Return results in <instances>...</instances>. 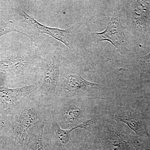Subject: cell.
Segmentation results:
<instances>
[{
  "label": "cell",
  "instance_id": "obj_1",
  "mask_svg": "<svg viewBox=\"0 0 150 150\" xmlns=\"http://www.w3.org/2000/svg\"><path fill=\"white\" fill-rule=\"evenodd\" d=\"M47 116L46 106L34 96L25 100L10 115L0 147L4 150H24L30 129L38 121H46Z\"/></svg>",
  "mask_w": 150,
  "mask_h": 150
},
{
  "label": "cell",
  "instance_id": "obj_2",
  "mask_svg": "<svg viewBox=\"0 0 150 150\" xmlns=\"http://www.w3.org/2000/svg\"><path fill=\"white\" fill-rule=\"evenodd\" d=\"M58 52L51 54L44 61L43 80L34 96L46 107L55 100L59 86L61 66Z\"/></svg>",
  "mask_w": 150,
  "mask_h": 150
},
{
  "label": "cell",
  "instance_id": "obj_3",
  "mask_svg": "<svg viewBox=\"0 0 150 150\" xmlns=\"http://www.w3.org/2000/svg\"><path fill=\"white\" fill-rule=\"evenodd\" d=\"M94 122L93 119H89L71 129H64L56 121L47 117L43 132L44 150H67L66 146L71 141V132L79 128H86Z\"/></svg>",
  "mask_w": 150,
  "mask_h": 150
},
{
  "label": "cell",
  "instance_id": "obj_4",
  "mask_svg": "<svg viewBox=\"0 0 150 150\" xmlns=\"http://www.w3.org/2000/svg\"><path fill=\"white\" fill-rule=\"evenodd\" d=\"M101 85L86 80L75 69L68 68L62 72L60 71V80L55 99L65 98L67 96L89 92L98 88Z\"/></svg>",
  "mask_w": 150,
  "mask_h": 150
},
{
  "label": "cell",
  "instance_id": "obj_5",
  "mask_svg": "<svg viewBox=\"0 0 150 150\" xmlns=\"http://www.w3.org/2000/svg\"><path fill=\"white\" fill-rule=\"evenodd\" d=\"M39 86L38 83L13 88L0 86V115L9 116L19 104L34 95Z\"/></svg>",
  "mask_w": 150,
  "mask_h": 150
},
{
  "label": "cell",
  "instance_id": "obj_6",
  "mask_svg": "<svg viewBox=\"0 0 150 150\" xmlns=\"http://www.w3.org/2000/svg\"><path fill=\"white\" fill-rule=\"evenodd\" d=\"M32 63V57L24 53L4 56L0 59V79L6 80L22 78Z\"/></svg>",
  "mask_w": 150,
  "mask_h": 150
},
{
  "label": "cell",
  "instance_id": "obj_7",
  "mask_svg": "<svg viewBox=\"0 0 150 150\" xmlns=\"http://www.w3.org/2000/svg\"><path fill=\"white\" fill-rule=\"evenodd\" d=\"M21 15L23 18V22L28 25L36 32L50 35L64 43L69 49H73V32L76 28L74 26L65 29L46 26L38 22L33 17L25 13L23 9Z\"/></svg>",
  "mask_w": 150,
  "mask_h": 150
},
{
  "label": "cell",
  "instance_id": "obj_8",
  "mask_svg": "<svg viewBox=\"0 0 150 150\" xmlns=\"http://www.w3.org/2000/svg\"><path fill=\"white\" fill-rule=\"evenodd\" d=\"M94 34L102 38L100 41L110 42L118 51L123 53L128 51V44L124 27L121 23V17L117 9H114L110 22L106 29L100 33H95Z\"/></svg>",
  "mask_w": 150,
  "mask_h": 150
},
{
  "label": "cell",
  "instance_id": "obj_9",
  "mask_svg": "<svg viewBox=\"0 0 150 150\" xmlns=\"http://www.w3.org/2000/svg\"><path fill=\"white\" fill-rule=\"evenodd\" d=\"M115 117L118 121L129 126L137 135L140 136L149 135L144 119L137 112L132 110L120 109L115 113Z\"/></svg>",
  "mask_w": 150,
  "mask_h": 150
},
{
  "label": "cell",
  "instance_id": "obj_10",
  "mask_svg": "<svg viewBox=\"0 0 150 150\" xmlns=\"http://www.w3.org/2000/svg\"><path fill=\"white\" fill-rule=\"evenodd\" d=\"M45 121H39L30 129L24 150H45L43 137Z\"/></svg>",
  "mask_w": 150,
  "mask_h": 150
},
{
  "label": "cell",
  "instance_id": "obj_11",
  "mask_svg": "<svg viewBox=\"0 0 150 150\" xmlns=\"http://www.w3.org/2000/svg\"><path fill=\"white\" fill-rule=\"evenodd\" d=\"M131 13L135 27L142 28L147 23L149 16V5L146 1H133Z\"/></svg>",
  "mask_w": 150,
  "mask_h": 150
},
{
  "label": "cell",
  "instance_id": "obj_12",
  "mask_svg": "<svg viewBox=\"0 0 150 150\" xmlns=\"http://www.w3.org/2000/svg\"><path fill=\"white\" fill-rule=\"evenodd\" d=\"M12 32L20 33L29 38V39L32 41H33L35 40V38L34 36L28 35V34L15 29L13 22L9 21L8 22H5L3 21V20H0V38L7 33Z\"/></svg>",
  "mask_w": 150,
  "mask_h": 150
},
{
  "label": "cell",
  "instance_id": "obj_13",
  "mask_svg": "<svg viewBox=\"0 0 150 150\" xmlns=\"http://www.w3.org/2000/svg\"><path fill=\"white\" fill-rule=\"evenodd\" d=\"M114 136V134H113ZM115 134V139L114 136L112 137L111 142H109L108 146L105 148V150H123L124 148L125 143L123 142L120 138Z\"/></svg>",
  "mask_w": 150,
  "mask_h": 150
},
{
  "label": "cell",
  "instance_id": "obj_14",
  "mask_svg": "<svg viewBox=\"0 0 150 150\" xmlns=\"http://www.w3.org/2000/svg\"><path fill=\"white\" fill-rule=\"evenodd\" d=\"M9 116H5L0 115V132L7 126Z\"/></svg>",
  "mask_w": 150,
  "mask_h": 150
},
{
  "label": "cell",
  "instance_id": "obj_15",
  "mask_svg": "<svg viewBox=\"0 0 150 150\" xmlns=\"http://www.w3.org/2000/svg\"><path fill=\"white\" fill-rule=\"evenodd\" d=\"M142 59L145 63H150V52L146 56L142 57Z\"/></svg>",
  "mask_w": 150,
  "mask_h": 150
},
{
  "label": "cell",
  "instance_id": "obj_16",
  "mask_svg": "<svg viewBox=\"0 0 150 150\" xmlns=\"http://www.w3.org/2000/svg\"><path fill=\"white\" fill-rule=\"evenodd\" d=\"M148 137L149 139V142L147 144L146 147V150H150V136L149 135H148Z\"/></svg>",
  "mask_w": 150,
  "mask_h": 150
},
{
  "label": "cell",
  "instance_id": "obj_17",
  "mask_svg": "<svg viewBox=\"0 0 150 150\" xmlns=\"http://www.w3.org/2000/svg\"><path fill=\"white\" fill-rule=\"evenodd\" d=\"M0 150H4L2 148H1V147H0Z\"/></svg>",
  "mask_w": 150,
  "mask_h": 150
}]
</instances>
